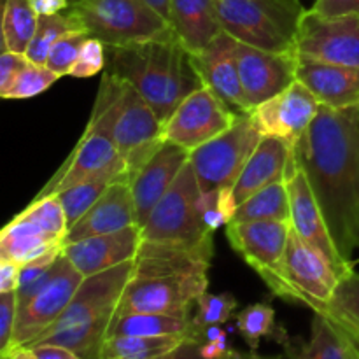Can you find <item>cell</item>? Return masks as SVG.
<instances>
[{
	"label": "cell",
	"mask_w": 359,
	"mask_h": 359,
	"mask_svg": "<svg viewBox=\"0 0 359 359\" xmlns=\"http://www.w3.org/2000/svg\"><path fill=\"white\" fill-rule=\"evenodd\" d=\"M293 154L340 256L353 265L359 249V107L321 105Z\"/></svg>",
	"instance_id": "1"
},
{
	"label": "cell",
	"mask_w": 359,
	"mask_h": 359,
	"mask_svg": "<svg viewBox=\"0 0 359 359\" xmlns=\"http://www.w3.org/2000/svg\"><path fill=\"white\" fill-rule=\"evenodd\" d=\"M212 255V235L195 244L142 242L116 316L147 312L191 318V307L209 290Z\"/></svg>",
	"instance_id": "2"
},
{
	"label": "cell",
	"mask_w": 359,
	"mask_h": 359,
	"mask_svg": "<svg viewBox=\"0 0 359 359\" xmlns=\"http://www.w3.org/2000/svg\"><path fill=\"white\" fill-rule=\"evenodd\" d=\"M105 60L104 72L132 84L161 125L188 95L203 88L191 53L175 34L125 46H105Z\"/></svg>",
	"instance_id": "3"
},
{
	"label": "cell",
	"mask_w": 359,
	"mask_h": 359,
	"mask_svg": "<svg viewBox=\"0 0 359 359\" xmlns=\"http://www.w3.org/2000/svg\"><path fill=\"white\" fill-rule=\"evenodd\" d=\"M133 270L135 259L102 273L84 277L62 318L30 347L39 344H56L69 347L84 359H100L102 347L107 340L109 330Z\"/></svg>",
	"instance_id": "4"
},
{
	"label": "cell",
	"mask_w": 359,
	"mask_h": 359,
	"mask_svg": "<svg viewBox=\"0 0 359 359\" xmlns=\"http://www.w3.org/2000/svg\"><path fill=\"white\" fill-rule=\"evenodd\" d=\"M88 130L107 135L125 160L128 177L163 144L161 121L146 98L126 81L104 72Z\"/></svg>",
	"instance_id": "5"
},
{
	"label": "cell",
	"mask_w": 359,
	"mask_h": 359,
	"mask_svg": "<svg viewBox=\"0 0 359 359\" xmlns=\"http://www.w3.org/2000/svg\"><path fill=\"white\" fill-rule=\"evenodd\" d=\"M224 32L242 44L270 53H297L305 9L300 0H216Z\"/></svg>",
	"instance_id": "6"
},
{
	"label": "cell",
	"mask_w": 359,
	"mask_h": 359,
	"mask_svg": "<svg viewBox=\"0 0 359 359\" xmlns=\"http://www.w3.org/2000/svg\"><path fill=\"white\" fill-rule=\"evenodd\" d=\"M69 9L79 18L90 37L105 46H125L174 34L170 23L146 0H83Z\"/></svg>",
	"instance_id": "7"
},
{
	"label": "cell",
	"mask_w": 359,
	"mask_h": 359,
	"mask_svg": "<svg viewBox=\"0 0 359 359\" xmlns=\"http://www.w3.org/2000/svg\"><path fill=\"white\" fill-rule=\"evenodd\" d=\"M203 193L188 161L142 226V242L195 244L214 235L203 223Z\"/></svg>",
	"instance_id": "8"
},
{
	"label": "cell",
	"mask_w": 359,
	"mask_h": 359,
	"mask_svg": "<svg viewBox=\"0 0 359 359\" xmlns=\"http://www.w3.org/2000/svg\"><path fill=\"white\" fill-rule=\"evenodd\" d=\"M262 137L251 118L241 116L230 130L191 151L189 163L203 195L224 186H235Z\"/></svg>",
	"instance_id": "9"
},
{
	"label": "cell",
	"mask_w": 359,
	"mask_h": 359,
	"mask_svg": "<svg viewBox=\"0 0 359 359\" xmlns=\"http://www.w3.org/2000/svg\"><path fill=\"white\" fill-rule=\"evenodd\" d=\"M340 279L342 277L325 256L307 244L291 226L284 255L283 287L277 297L321 312L332 300Z\"/></svg>",
	"instance_id": "10"
},
{
	"label": "cell",
	"mask_w": 359,
	"mask_h": 359,
	"mask_svg": "<svg viewBox=\"0 0 359 359\" xmlns=\"http://www.w3.org/2000/svg\"><path fill=\"white\" fill-rule=\"evenodd\" d=\"M241 116L228 107L209 88H200L184 98L161 125L163 140L184 147L189 153L230 130Z\"/></svg>",
	"instance_id": "11"
},
{
	"label": "cell",
	"mask_w": 359,
	"mask_h": 359,
	"mask_svg": "<svg viewBox=\"0 0 359 359\" xmlns=\"http://www.w3.org/2000/svg\"><path fill=\"white\" fill-rule=\"evenodd\" d=\"M83 280V273L62 252L56 259V270L53 279L39 293H35L27 304L18 307L11 349L30 347L39 337L44 335L62 318Z\"/></svg>",
	"instance_id": "12"
},
{
	"label": "cell",
	"mask_w": 359,
	"mask_h": 359,
	"mask_svg": "<svg viewBox=\"0 0 359 359\" xmlns=\"http://www.w3.org/2000/svg\"><path fill=\"white\" fill-rule=\"evenodd\" d=\"M291 221H231L226 237L235 252L258 273L273 294L283 287V266Z\"/></svg>",
	"instance_id": "13"
},
{
	"label": "cell",
	"mask_w": 359,
	"mask_h": 359,
	"mask_svg": "<svg viewBox=\"0 0 359 359\" xmlns=\"http://www.w3.org/2000/svg\"><path fill=\"white\" fill-rule=\"evenodd\" d=\"M294 46L298 56L314 62L359 67V16L326 18L305 9Z\"/></svg>",
	"instance_id": "14"
},
{
	"label": "cell",
	"mask_w": 359,
	"mask_h": 359,
	"mask_svg": "<svg viewBox=\"0 0 359 359\" xmlns=\"http://www.w3.org/2000/svg\"><path fill=\"white\" fill-rule=\"evenodd\" d=\"M321 102L300 81L269 98L249 114L255 128L263 137H276L294 147L318 116Z\"/></svg>",
	"instance_id": "15"
},
{
	"label": "cell",
	"mask_w": 359,
	"mask_h": 359,
	"mask_svg": "<svg viewBox=\"0 0 359 359\" xmlns=\"http://www.w3.org/2000/svg\"><path fill=\"white\" fill-rule=\"evenodd\" d=\"M237 58L242 88L251 111L297 81V53H270L238 42Z\"/></svg>",
	"instance_id": "16"
},
{
	"label": "cell",
	"mask_w": 359,
	"mask_h": 359,
	"mask_svg": "<svg viewBox=\"0 0 359 359\" xmlns=\"http://www.w3.org/2000/svg\"><path fill=\"white\" fill-rule=\"evenodd\" d=\"M284 179H286L287 191H290L291 226L294 228V231L316 251L321 252L340 277L354 270L353 265L340 256L305 172L294 165V170Z\"/></svg>",
	"instance_id": "17"
},
{
	"label": "cell",
	"mask_w": 359,
	"mask_h": 359,
	"mask_svg": "<svg viewBox=\"0 0 359 359\" xmlns=\"http://www.w3.org/2000/svg\"><path fill=\"white\" fill-rule=\"evenodd\" d=\"M237 44V39L223 30L207 48L191 56L203 86L209 88L235 112L249 116L251 107L242 88Z\"/></svg>",
	"instance_id": "18"
},
{
	"label": "cell",
	"mask_w": 359,
	"mask_h": 359,
	"mask_svg": "<svg viewBox=\"0 0 359 359\" xmlns=\"http://www.w3.org/2000/svg\"><path fill=\"white\" fill-rule=\"evenodd\" d=\"M189 151L174 142L163 140L156 153L128 177L135 202L137 224L140 228L149 219L165 193L170 189L182 168L188 165Z\"/></svg>",
	"instance_id": "19"
},
{
	"label": "cell",
	"mask_w": 359,
	"mask_h": 359,
	"mask_svg": "<svg viewBox=\"0 0 359 359\" xmlns=\"http://www.w3.org/2000/svg\"><path fill=\"white\" fill-rule=\"evenodd\" d=\"M142 244V228L139 224L107 235L84 238L63 245V255L84 277L102 273L126 262H133Z\"/></svg>",
	"instance_id": "20"
},
{
	"label": "cell",
	"mask_w": 359,
	"mask_h": 359,
	"mask_svg": "<svg viewBox=\"0 0 359 359\" xmlns=\"http://www.w3.org/2000/svg\"><path fill=\"white\" fill-rule=\"evenodd\" d=\"M123 160L116 144L107 135L100 132L84 128L83 137L77 146L67 158L65 163L58 168L55 175L48 181V184L39 191L35 198L42 196H56L58 193L81 184L91 177H97L100 172Z\"/></svg>",
	"instance_id": "21"
},
{
	"label": "cell",
	"mask_w": 359,
	"mask_h": 359,
	"mask_svg": "<svg viewBox=\"0 0 359 359\" xmlns=\"http://www.w3.org/2000/svg\"><path fill=\"white\" fill-rule=\"evenodd\" d=\"M132 224H137L135 202H133L128 177H123L112 182L104 195L84 212V216L69 228L65 244L97 237V235L114 233Z\"/></svg>",
	"instance_id": "22"
},
{
	"label": "cell",
	"mask_w": 359,
	"mask_h": 359,
	"mask_svg": "<svg viewBox=\"0 0 359 359\" xmlns=\"http://www.w3.org/2000/svg\"><path fill=\"white\" fill-rule=\"evenodd\" d=\"M297 79L333 109L359 107V67L332 65L298 56Z\"/></svg>",
	"instance_id": "23"
},
{
	"label": "cell",
	"mask_w": 359,
	"mask_h": 359,
	"mask_svg": "<svg viewBox=\"0 0 359 359\" xmlns=\"http://www.w3.org/2000/svg\"><path fill=\"white\" fill-rule=\"evenodd\" d=\"M172 30L189 53H198L223 32L216 0H170Z\"/></svg>",
	"instance_id": "24"
},
{
	"label": "cell",
	"mask_w": 359,
	"mask_h": 359,
	"mask_svg": "<svg viewBox=\"0 0 359 359\" xmlns=\"http://www.w3.org/2000/svg\"><path fill=\"white\" fill-rule=\"evenodd\" d=\"M291 151L293 147L287 146L284 140L276 139V137H262L251 160L248 161L241 177L233 186L238 205L251 198L259 189L277 181H283L287 170V163H290Z\"/></svg>",
	"instance_id": "25"
},
{
	"label": "cell",
	"mask_w": 359,
	"mask_h": 359,
	"mask_svg": "<svg viewBox=\"0 0 359 359\" xmlns=\"http://www.w3.org/2000/svg\"><path fill=\"white\" fill-rule=\"evenodd\" d=\"M65 242L21 216H14L0 233V262L25 265L41 258Z\"/></svg>",
	"instance_id": "26"
},
{
	"label": "cell",
	"mask_w": 359,
	"mask_h": 359,
	"mask_svg": "<svg viewBox=\"0 0 359 359\" xmlns=\"http://www.w3.org/2000/svg\"><path fill=\"white\" fill-rule=\"evenodd\" d=\"M284 351L291 359H351V347L335 323L321 312H314L309 342H294L284 337Z\"/></svg>",
	"instance_id": "27"
},
{
	"label": "cell",
	"mask_w": 359,
	"mask_h": 359,
	"mask_svg": "<svg viewBox=\"0 0 359 359\" xmlns=\"http://www.w3.org/2000/svg\"><path fill=\"white\" fill-rule=\"evenodd\" d=\"M121 335H186L189 339L202 340V342L205 339V333L196 328L193 318H175V316L147 314V312H132V314L116 316L111 330H109V337Z\"/></svg>",
	"instance_id": "28"
},
{
	"label": "cell",
	"mask_w": 359,
	"mask_h": 359,
	"mask_svg": "<svg viewBox=\"0 0 359 359\" xmlns=\"http://www.w3.org/2000/svg\"><path fill=\"white\" fill-rule=\"evenodd\" d=\"M123 177H128V170H126L125 160H119L109 168H105L104 172H100L97 177H91L88 181L81 182V184H76L72 188L65 189V191L58 193L56 196L60 198L63 210H65L69 228L84 216V212L104 195V191L112 182Z\"/></svg>",
	"instance_id": "29"
},
{
	"label": "cell",
	"mask_w": 359,
	"mask_h": 359,
	"mask_svg": "<svg viewBox=\"0 0 359 359\" xmlns=\"http://www.w3.org/2000/svg\"><path fill=\"white\" fill-rule=\"evenodd\" d=\"M188 340L195 339L186 335L109 337L102 347L100 359H153L179 349Z\"/></svg>",
	"instance_id": "30"
},
{
	"label": "cell",
	"mask_w": 359,
	"mask_h": 359,
	"mask_svg": "<svg viewBox=\"0 0 359 359\" xmlns=\"http://www.w3.org/2000/svg\"><path fill=\"white\" fill-rule=\"evenodd\" d=\"M237 223L244 221H291L290 191L286 179L277 181L242 202L238 205L235 219Z\"/></svg>",
	"instance_id": "31"
},
{
	"label": "cell",
	"mask_w": 359,
	"mask_h": 359,
	"mask_svg": "<svg viewBox=\"0 0 359 359\" xmlns=\"http://www.w3.org/2000/svg\"><path fill=\"white\" fill-rule=\"evenodd\" d=\"M39 14L30 0H6L2 13L4 49L25 55L37 32Z\"/></svg>",
	"instance_id": "32"
},
{
	"label": "cell",
	"mask_w": 359,
	"mask_h": 359,
	"mask_svg": "<svg viewBox=\"0 0 359 359\" xmlns=\"http://www.w3.org/2000/svg\"><path fill=\"white\" fill-rule=\"evenodd\" d=\"M74 30H84V27L79 18L70 9L58 14H49V16H39L37 32H35L25 55L32 63L46 65L55 42Z\"/></svg>",
	"instance_id": "33"
},
{
	"label": "cell",
	"mask_w": 359,
	"mask_h": 359,
	"mask_svg": "<svg viewBox=\"0 0 359 359\" xmlns=\"http://www.w3.org/2000/svg\"><path fill=\"white\" fill-rule=\"evenodd\" d=\"M237 330L251 353H256L259 342L265 337H272L277 342L286 337V332L276 325V311L266 304H255L241 311L235 318Z\"/></svg>",
	"instance_id": "34"
},
{
	"label": "cell",
	"mask_w": 359,
	"mask_h": 359,
	"mask_svg": "<svg viewBox=\"0 0 359 359\" xmlns=\"http://www.w3.org/2000/svg\"><path fill=\"white\" fill-rule=\"evenodd\" d=\"M321 314L337 319L359 333V273L351 270L337 284L330 304Z\"/></svg>",
	"instance_id": "35"
},
{
	"label": "cell",
	"mask_w": 359,
	"mask_h": 359,
	"mask_svg": "<svg viewBox=\"0 0 359 359\" xmlns=\"http://www.w3.org/2000/svg\"><path fill=\"white\" fill-rule=\"evenodd\" d=\"M18 216L32 221L44 228L48 233L62 238L65 242L67 231H69V223H67L65 210H63L62 202L58 196H42V198H34V202L21 210Z\"/></svg>",
	"instance_id": "36"
},
{
	"label": "cell",
	"mask_w": 359,
	"mask_h": 359,
	"mask_svg": "<svg viewBox=\"0 0 359 359\" xmlns=\"http://www.w3.org/2000/svg\"><path fill=\"white\" fill-rule=\"evenodd\" d=\"M60 77L62 76L53 72V70L48 69L46 65H37V63L30 62L20 74H18V77L14 79V83L11 84L9 90L4 91L0 97L13 98V100L34 98L37 97V95L44 93L46 90H49Z\"/></svg>",
	"instance_id": "37"
},
{
	"label": "cell",
	"mask_w": 359,
	"mask_h": 359,
	"mask_svg": "<svg viewBox=\"0 0 359 359\" xmlns=\"http://www.w3.org/2000/svg\"><path fill=\"white\" fill-rule=\"evenodd\" d=\"M196 307L198 311H196L193 321L200 332L205 333L209 326H221L230 321L233 312L237 311L238 302L231 293L212 294L207 291L198 298Z\"/></svg>",
	"instance_id": "38"
},
{
	"label": "cell",
	"mask_w": 359,
	"mask_h": 359,
	"mask_svg": "<svg viewBox=\"0 0 359 359\" xmlns=\"http://www.w3.org/2000/svg\"><path fill=\"white\" fill-rule=\"evenodd\" d=\"M202 205L203 223L210 231H216L223 224H230L238 210V200L235 196L233 186H224V188L205 193Z\"/></svg>",
	"instance_id": "39"
},
{
	"label": "cell",
	"mask_w": 359,
	"mask_h": 359,
	"mask_svg": "<svg viewBox=\"0 0 359 359\" xmlns=\"http://www.w3.org/2000/svg\"><path fill=\"white\" fill-rule=\"evenodd\" d=\"M88 39H90V34L86 30H74L60 37L51 48L46 67L62 77L70 76L74 63L79 58L81 49Z\"/></svg>",
	"instance_id": "40"
},
{
	"label": "cell",
	"mask_w": 359,
	"mask_h": 359,
	"mask_svg": "<svg viewBox=\"0 0 359 359\" xmlns=\"http://www.w3.org/2000/svg\"><path fill=\"white\" fill-rule=\"evenodd\" d=\"M105 63H107V60H105V44L98 39L90 37L84 42L79 58L74 63L70 76L77 77V79L93 77L98 72H104Z\"/></svg>",
	"instance_id": "41"
},
{
	"label": "cell",
	"mask_w": 359,
	"mask_h": 359,
	"mask_svg": "<svg viewBox=\"0 0 359 359\" xmlns=\"http://www.w3.org/2000/svg\"><path fill=\"white\" fill-rule=\"evenodd\" d=\"M18 318L16 291L0 293V356L7 354L13 346V333Z\"/></svg>",
	"instance_id": "42"
},
{
	"label": "cell",
	"mask_w": 359,
	"mask_h": 359,
	"mask_svg": "<svg viewBox=\"0 0 359 359\" xmlns=\"http://www.w3.org/2000/svg\"><path fill=\"white\" fill-rule=\"evenodd\" d=\"M28 63H30V60L27 58V55L4 49L2 56H0V95H2L4 91L9 90L11 84H13L14 79L18 77V74H20Z\"/></svg>",
	"instance_id": "43"
},
{
	"label": "cell",
	"mask_w": 359,
	"mask_h": 359,
	"mask_svg": "<svg viewBox=\"0 0 359 359\" xmlns=\"http://www.w3.org/2000/svg\"><path fill=\"white\" fill-rule=\"evenodd\" d=\"M312 11L326 18L359 16V0H316Z\"/></svg>",
	"instance_id": "44"
},
{
	"label": "cell",
	"mask_w": 359,
	"mask_h": 359,
	"mask_svg": "<svg viewBox=\"0 0 359 359\" xmlns=\"http://www.w3.org/2000/svg\"><path fill=\"white\" fill-rule=\"evenodd\" d=\"M21 265L13 262H0V293L18 291Z\"/></svg>",
	"instance_id": "45"
},
{
	"label": "cell",
	"mask_w": 359,
	"mask_h": 359,
	"mask_svg": "<svg viewBox=\"0 0 359 359\" xmlns=\"http://www.w3.org/2000/svg\"><path fill=\"white\" fill-rule=\"evenodd\" d=\"M32 349L41 359H84L69 347L56 346V344H39Z\"/></svg>",
	"instance_id": "46"
},
{
	"label": "cell",
	"mask_w": 359,
	"mask_h": 359,
	"mask_svg": "<svg viewBox=\"0 0 359 359\" xmlns=\"http://www.w3.org/2000/svg\"><path fill=\"white\" fill-rule=\"evenodd\" d=\"M233 349H230L226 340V333L219 339L214 340H203L202 346H200V353L205 359H224L226 356H230V353Z\"/></svg>",
	"instance_id": "47"
},
{
	"label": "cell",
	"mask_w": 359,
	"mask_h": 359,
	"mask_svg": "<svg viewBox=\"0 0 359 359\" xmlns=\"http://www.w3.org/2000/svg\"><path fill=\"white\" fill-rule=\"evenodd\" d=\"M200 346H202L200 340H188V342L182 344L179 349L172 351V353L165 354V356H158L153 359H205L202 356V353H200Z\"/></svg>",
	"instance_id": "48"
},
{
	"label": "cell",
	"mask_w": 359,
	"mask_h": 359,
	"mask_svg": "<svg viewBox=\"0 0 359 359\" xmlns=\"http://www.w3.org/2000/svg\"><path fill=\"white\" fill-rule=\"evenodd\" d=\"M39 16H49V14L63 13L70 7V0H30Z\"/></svg>",
	"instance_id": "49"
},
{
	"label": "cell",
	"mask_w": 359,
	"mask_h": 359,
	"mask_svg": "<svg viewBox=\"0 0 359 359\" xmlns=\"http://www.w3.org/2000/svg\"><path fill=\"white\" fill-rule=\"evenodd\" d=\"M328 318H330V316H328ZM330 319H332V321L335 323V326L340 330V333H342V335L346 337V340H347V344H349V346H351V349H353L354 353H356L358 356H359V333L354 332V330L349 328V326L342 325V323L337 321V319H333V318H330Z\"/></svg>",
	"instance_id": "50"
},
{
	"label": "cell",
	"mask_w": 359,
	"mask_h": 359,
	"mask_svg": "<svg viewBox=\"0 0 359 359\" xmlns=\"http://www.w3.org/2000/svg\"><path fill=\"white\" fill-rule=\"evenodd\" d=\"M2 359H41L34 353L32 347H14L9 353L0 356Z\"/></svg>",
	"instance_id": "51"
},
{
	"label": "cell",
	"mask_w": 359,
	"mask_h": 359,
	"mask_svg": "<svg viewBox=\"0 0 359 359\" xmlns=\"http://www.w3.org/2000/svg\"><path fill=\"white\" fill-rule=\"evenodd\" d=\"M146 2L149 4L160 16H163L165 20L168 21V18H170V0H146Z\"/></svg>",
	"instance_id": "52"
},
{
	"label": "cell",
	"mask_w": 359,
	"mask_h": 359,
	"mask_svg": "<svg viewBox=\"0 0 359 359\" xmlns=\"http://www.w3.org/2000/svg\"><path fill=\"white\" fill-rule=\"evenodd\" d=\"M226 359H259V358L256 356L255 353H252V354H242V353H237V351H231V354Z\"/></svg>",
	"instance_id": "53"
},
{
	"label": "cell",
	"mask_w": 359,
	"mask_h": 359,
	"mask_svg": "<svg viewBox=\"0 0 359 359\" xmlns=\"http://www.w3.org/2000/svg\"><path fill=\"white\" fill-rule=\"evenodd\" d=\"M349 347H351V346H349ZM351 359H359V356H358L356 353H354L353 349H351Z\"/></svg>",
	"instance_id": "54"
},
{
	"label": "cell",
	"mask_w": 359,
	"mask_h": 359,
	"mask_svg": "<svg viewBox=\"0 0 359 359\" xmlns=\"http://www.w3.org/2000/svg\"><path fill=\"white\" fill-rule=\"evenodd\" d=\"M83 2V0H70V6H74V4H79Z\"/></svg>",
	"instance_id": "55"
},
{
	"label": "cell",
	"mask_w": 359,
	"mask_h": 359,
	"mask_svg": "<svg viewBox=\"0 0 359 359\" xmlns=\"http://www.w3.org/2000/svg\"><path fill=\"white\" fill-rule=\"evenodd\" d=\"M259 359H263V358H259Z\"/></svg>",
	"instance_id": "56"
}]
</instances>
